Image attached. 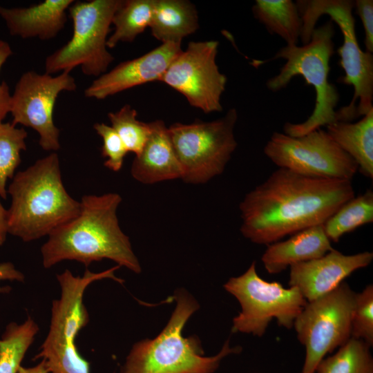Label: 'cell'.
I'll use <instances>...</instances> for the list:
<instances>
[{"label":"cell","mask_w":373,"mask_h":373,"mask_svg":"<svg viewBox=\"0 0 373 373\" xmlns=\"http://www.w3.org/2000/svg\"><path fill=\"white\" fill-rule=\"evenodd\" d=\"M154 0H121L112 19L113 33L108 38L107 48L120 42H132L150 27Z\"/></svg>","instance_id":"603a6c76"},{"label":"cell","mask_w":373,"mask_h":373,"mask_svg":"<svg viewBox=\"0 0 373 373\" xmlns=\"http://www.w3.org/2000/svg\"><path fill=\"white\" fill-rule=\"evenodd\" d=\"M252 12L269 33L278 35L288 46L297 45L302 20L296 3L291 0H256Z\"/></svg>","instance_id":"7402d4cb"},{"label":"cell","mask_w":373,"mask_h":373,"mask_svg":"<svg viewBox=\"0 0 373 373\" xmlns=\"http://www.w3.org/2000/svg\"><path fill=\"white\" fill-rule=\"evenodd\" d=\"M334 27L327 21L313 31L309 43L281 48L267 60H254V66H260L276 59L285 64L277 75L266 83L269 90L276 92L285 88L295 76H302L306 85L312 86L316 92L314 111L303 122L284 125V133L291 137L303 136L336 121V107L340 95L336 87L329 82V60L334 52Z\"/></svg>","instance_id":"277c9868"},{"label":"cell","mask_w":373,"mask_h":373,"mask_svg":"<svg viewBox=\"0 0 373 373\" xmlns=\"http://www.w3.org/2000/svg\"><path fill=\"white\" fill-rule=\"evenodd\" d=\"M118 268L117 265L97 273L86 269L82 276L66 269L57 275L61 295L52 301L49 331L34 358L44 359L49 373H90V364L79 353L75 341L89 321L84 292L92 283L104 278L123 283L114 274Z\"/></svg>","instance_id":"52a82bcc"},{"label":"cell","mask_w":373,"mask_h":373,"mask_svg":"<svg viewBox=\"0 0 373 373\" xmlns=\"http://www.w3.org/2000/svg\"><path fill=\"white\" fill-rule=\"evenodd\" d=\"M79 202L78 215L54 229L41 247L44 267L49 269L64 260H75L88 267L93 262L110 259L119 267L140 273V262L117 216L120 195H85Z\"/></svg>","instance_id":"7a4b0ae2"},{"label":"cell","mask_w":373,"mask_h":373,"mask_svg":"<svg viewBox=\"0 0 373 373\" xmlns=\"http://www.w3.org/2000/svg\"><path fill=\"white\" fill-rule=\"evenodd\" d=\"M224 287L242 308L233 320V332L260 337L273 319L278 325L290 329L307 303L296 287L285 288L278 282L260 278L255 261L243 274L231 278Z\"/></svg>","instance_id":"30bf717a"},{"label":"cell","mask_w":373,"mask_h":373,"mask_svg":"<svg viewBox=\"0 0 373 373\" xmlns=\"http://www.w3.org/2000/svg\"><path fill=\"white\" fill-rule=\"evenodd\" d=\"M199 26L195 6L186 0H154L152 35L163 43L181 44Z\"/></svg>","instance_id":"ffe728a7"},{"label":"cell","mask_w":373,"mask_h":373,"mask_svg":"<svg viewBox=\"0 0 373 373\" xmlns=\"http://www.w3.org/2000/svg\"><path fill=\"white\" fill-rule=\"evenodd\" d=\"M354 196L352 181L309 177L279 168L240 202V231L254 243L269 245L323 224Z\"/></svg>","instance_id":"6da1fadb"},{"label":"cell","mask_w":373,"mask_h":373,"mask_svg":"<svg viewBox=\"0 0 373 373\" xmlns=\"http://www.w3.org/2000/svg\"><path fill=\"white\" fill-rule=\"evenodd\" d=\"M182 51L181 44L163 43L141 57L119 64L98 77L85 89L84 95L104 99L141 84L160 81Z\"/></svg>","instance_id":"9a60e30c"},{"label":"cell","mask_w":373,"mask_h":373,"mask_svg":"<svg viewBox=\"0 0 373 373\" xmlns=\"http://www.w3.org/2000/svg\"><path fill=\"white\" fill-rule=\"evenodd\" d=\"M354 8L360 17L365 32L364 44L366 51L373 52V1L356 0Z\"/></svg>","instance_id":"4dcf8cb0"},{"label":"cell","mask_w":373,"mask_h":373,"mask_svg":"<svg viewBox=\"0 0 373 373\" xmlns=\"http://www.w3.org/2000/svg\"><path fill=\"white\" fill-rule=\"evenodd\" d=\"M24 279V274L19 271L12 262L0 263V282L6 280L23 282ZM10 290L11 288L9 286L1 287L0 285V294L9 293Z\"/></svg>","instance_id":"d6a6232c"},{"label":"cell","mask_w":373,"mask_h":373,"mask_svg":"<svg viewBox=\"0 0 373 373\" xmlns=\"http://www.w3.org/2000/svg\"><path fill=\"white\" fill-rule=\"evenodd\" d=\"M373 221V191L369 189L342 204L324 223L325 232L337 242L345 233Z\"/></svg>","instance_id":"cb8c5ba5"},{"label":"cell","mask_w":373,"mask_h":373,"mask_svg":"<svg viewBox=\"0 0 373 373\" xmlns=\"http://www.w3.org/2000/svg\"><path fill=\"white\" fill-rule=\"evenodd\" d=\"M237 120L238 112L231 108L211 122L175 123L168 128L185 182L204 183L223 172L237 148Z\"/></svg>","instance_id":"9c48e42d"},{"label":"cell","mask_w":373,"mask_h":373,"mask_svg":"<svg viewBox=\"0 0 373 373\" xmlns=\"http://www.w3.org/2000/svg\"><path fill=\"white\" fill-rule=\"evenodd\" d=\"M121 0L74 1L68 8L73 21V35L63 46L45 60L46 73L70 72L81 66L87 76L106 73L113 56L107 50L112 19Z\"/></svg>","instance_id":"ba28073f"},{"label":"cell","mask_w":373,"mask_h":373,"mask_svg":"<svg viewBox=\"0 0 373 373\" xmlns=\"http://www.w3.org/2000/svg\"><path fill=\"white\" fill-rule=\"evenodd\" d=\"M8 210L0 201V247L6 242L8 233Z\"/></svg>","instance_id":"836d02e7"},{"label":"cell","mask_w":373,"mask_h":373,"mask_svg":"<svg viewBox=\"0 0 373 373\" xmlns=\"http://www.w3.org/2000/svg\"><path fill=\"white\" fill-rule=\"evenodd\" d=\"M264 153L279 168L309 177L352 181L358 171L354 160L321 128L300 137L274 132Z\"/></svg>","instance_id":"7c38bea8"},{"label":"cell","mask_w":373,"mask_h":373,"mask_svg":"<svg viewBox=\"0 0 373 373\" xmlns=\"http://www.w3.org/2000/svg\"><path fill=\"white\" fill-rule=\"evenodd\" d=\"M27 131L10 122L0 123V198L7 197V182L21 164V153L26 149Z\"/></svg>","instance_id":"4316f807"},{"label":"cell","mask_w":373,"mask_h":373,"mask_svg":"<svg viewBox=\"0 0 373 373\" xmlns=\"http://www.w3.org/2000/svg\"><path fill=\"white\" fill-rule=\"evenodd\" d=\"M356 293L346 283L307 302L296 318L297 338L305 347L300 373H315L326 354L351 338V321Z\"/></svg>","instance_id":"8fae6325"},{"label":"cell","mask_w":373,"mask_h":373,"mask_svg":"<svg viewBox=\"0 0 373 373\" xmlns=\"http://www.w3.org/2000/svg\"><path fill=\"white\" fill-rule=\"evenodd\" d=\"M296 4L302 20L300 39L309 42L321 16L327 15L341 29L343 43L337 50L345 75L338 82L352 86L350 103L336 111V121L350 122L373 108V55L363 51L357 41L351 0H298Z\"/></svg>","instance_id":"8992f818"},{"label":"cell","mask_w":373,"mask_h":373,"mask_svg":"<svg viewBox=\"0 0 373 373\" xmlns=\"http://www.w3.org/2000/svg\"><path fill=\"white\" fill-rule=\"evenodd\" d=\"M70 72L52 76L35 71L23 73L11 95L12 124L30 127L39 135V144L45 151L60 149L59 129L53 119L54 107L60 93L75 91L77 84Z\"/></svg>","instance_id":"4fadbf2b"},{"label":"cell","mask_w":373,"mask_h":373,"mask_svg":"<svg viewBox=\"0 0 373 373\" xmlns=\"http://www.w3.org/2000/svg\"><path fill=\"white\" fill-rule=\"evenodd\" d=\"M176 299V307L165 328L154 339L135 343L119 373H213L224 357L240 352V347H231L227 341L218 354L204 356L196 337L182 335L198 305L186 292L178 293Z\"/></svg>","instance_id":"5b68a950"},{"label":"cell","mask_w":373,"mask_h":373,"mask_svg":"<svg viewBox=\"0 0 373 373\" xmlns=\"http://www.w3.org/2000/svg\"><path fill=\"white\" fill-rule=\"evenodd\" d=\"M39 327L30 317L22 323H10L0 338V373H17Z\"/></svg>","instance_id":"d4e9b609"},{"label":"cell","mask_w":373,"mask_h":373,"mask_svg":"<svg viewBox=\"0 0 373 373\" xmlns=\"http://www.w3.org/2000/svg\"><path fill=\"white\" fill-rule=\"evenodd\" d=\"M351 338L373 345V286L356 293L351 321Z\"/></svg>","instance_id":"f1b7e54d"},{"label":"cell","mask_w":373,"mask_h":373,"mask_svg":"<svg viewBox=\"0 0 373 373\" xmlns=\"http://www.w3.org/2000/svg\"><path fill=\"white\" fill-rule=\"evenodd\" d=\"M218 45L214 40L191 41L160 79L207 114L222 111L221 97L227 82L216 64Z\"/></svg>","instance_id":"5bb4252c"},{"label":"cell","mask_w":373,"mask_h":373,"mask_svg":"<svg viewBox=\"0 0 373 373\" xmlns=\"http://www.w3.org/2000/svg\"><path fill=\"white\" fill-rule=\"evenodd\" d=\"M17 373H49V368L44 359L35 366L25 367L20 366Z\"/></svg>","instance_id":"e575fe53"},{"label":"cell","mask_w":373,"mask_h":373,"mask_svg":"<svg viewBox=\"0 0 373 373\" xmlns=\"http://www.w3.org/2000/svg\"><path fill=\"white\" fill-rule=\"evenodd\" d=\"M149 124L150 133L141 152L132 162L131 175L146 184L182 178V168L168 128L161 119Z\"/></svg>","instance_id":"ac0fdd59"},{"label":"cell","mask_w":373,"mask_h":373,"mask_svg":"<svg viewBox=\"0 0 373 373\" xmlns=\"http://www.w3.org/2000/svg\"><path fill=\"white\" fill-rule=\"evenodd\" d=\"M11 197L8 233L28 242L48 236L76 217L80 202L67 192L57 152L15 174L7 187Z\"/></svg>","instance_id":"3957f363"},{"label":"cell","mask_w":373,"mask_h":373,"mask_svg":"<svg viewBox=\"0 0 373 373\" xmlns=\"http://www.w3.org/2000/svg\"><path fill=\"white\" fill-rule=\"evenodd\" d=\"M73 0H45L29 7L6 8L0 6V16L10 34L23 39L49 40L64 28L66 11Z\"/></svg>","instance_id":"e0dca14e"},{"label":"cell","mask_w":373,"mask_h":373,"mask_svg":"<svg viewBox=\"0 0 373 373\" xmlns=\"http://www.w3.org/2000/svg\"><path fill=\"white\" fill-rule=\"evenodd\" d=\"M13 52L10 44L6 41L0 39V71L6 60L12 55ZM11 95L8 84L3 82L0 83V123L10 113Z\"/></svg>","instance_id":"1f68e13d"},{"label":"cell","mask_w":373,"mask_h":373,"mask_svg":"<svg viewBox=\"0 0 373 373\" xmlns=\"http://www.w3.org/2000/svg\"><path fill=\"white\" fill-rule=\"evenodd\" d=\"M137 113L128 104L116 112L108 113L112 128L116 131L128 152L137 155L143 149L150 133L149 123L137 119Z\"/></svg>","instance_id":"83f0119b"},{"label":"cell","mask_w":373,"mask_h":373,"mask_svg":"<svg viewBox=\"0 0 373 373\" xmlns=\"http://www.w3.org/2000/svg\"><path fill=\"white\" fill-rule=\"evenodd\" d=\"M323 224L298 231L285 241L269 245L261 260L269 274H278L295 264L323 256L333 250Z\"/></svg>","instance_id":"d6986e66"},{"label":"cell","mask_w":373,"mask_h":373,"mask_svg":"<svg viewBox=\"0 0 373 373\" xmlns=\"http://www.w3.org/2000/svg\"><path fill=\"white\" fill-rule=\"evenodd\" d=\"M93 128L102 140V155L106 158L104 165L114 172L120 171L128 152L119 136L105 123H95Z\"/></svg>","instance_id":"f546056e"},{"label":"cell","mask_w":373,"mask_h":373,"mask_svg":"<svg viewBox=\"0 0 373 373\" xmlns=\"http://www.w3.org/2000/svg\"><path fill=\"white\" fill-rule=\"evenodd\" d=\"M333 140L352 157L358 171L373 178V108L359 121L351 123L336 121L326 126Z\"/></svg>","instance_id":"44dd1931"},{"label":"cell","mask_w":373,"mask_h":373,"mask_svg":"<svg viewBox=\"0 0 373 373\" xmlns=\"http://www.w3.org/2000/svg\"><path fill=\"white\" fill-rule=\"evenodd\" d=\"M370 346L350 338L336 353L324 358L318 365L317 373H373Z\"/></svg>","instance_id":"484cf974"},{"label":"cell","mask_w":373,"mask_h":373,"mask_svg":"<svg viewBox=\"0 0 373 373\" xmlns=\"http://www.w3.org/2000/svg\"><path fill=\"white\" fill-rule=\"evenodd\" d=\"M372 259L370 251L345 255L333 249L318 258L291 265L289 285L298 289L309 302L336 289L354 271L368 266Z\"/></svg>","instance_id":"2e32d148"}]
</instances>
